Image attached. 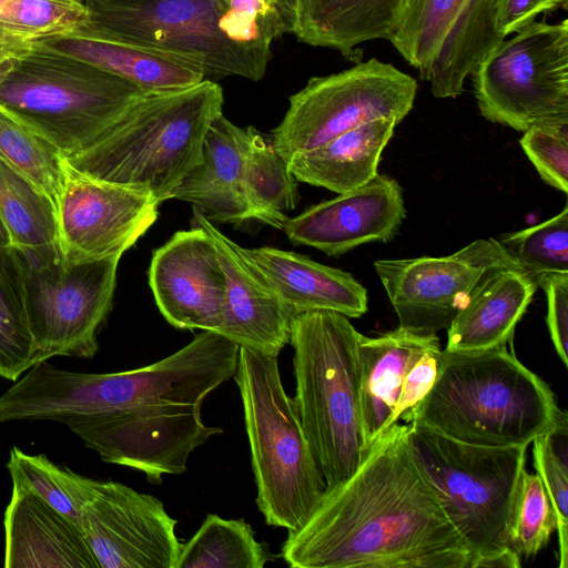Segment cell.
<instances>
[{"label": "cell", "mask_w": 568, "mask_h": 568, "mask_svg": "<svg viewBox=\"0 0 568 568\" xmlns=\"http://www.w3.org/2000/svg\"><path fill=\"white\" fill-rule=\"evenodd\" d=\"M406 217L399 183L376 174L363 186L307 207L286 221L283 231L294 245L339 256L371 242L387 243Z\"/></svg>", "instance_id": "e0dca14e"}, {"label": "cell", "mask_w": 568, "mask_h": 568, "mask_svg": "<svg viewBox=\"0 0 568 568\" xmlns=\"http://www.w3.org/2000/svg\"><path fill=\"white\" fill-rule=\"evenodd\" d=\"M536 474L557 517L559 568L568 567V417L560 412L555 423L532 442Z\"/></svg>", "instance_id": "d590c367"}, {"label": "cell", "mask_w": 568, "mask_h": 568, "mask_svg": "<svg viewBox=\"0 0 568 568\" xmlns=\"http://www.w3.org/2000/svg\"><path fill=\"white\" fill-rule=\"evenodd\" d=\"M409 424L395 423L354 474L326 489L288 531L282 558L294 568H474L473 556L419 470Z\"/></svg>", "instance_id": "7a4b0ae2"}, {"label": "cell", "mask_w": 568, "mask_h": 568, "mask_svg": "<svg viewBox=\"0 0 568 568\" xmlns=\"http://www.w3.org/2000/svg\"><path fill=\"white\" fill-rule=\"evenodd\" d=\"M87 22L80 0H0V81L43 41Z\"/></svg>", "instance_id": "83f0119b"}, {"label": "cell", "mask_w": 568, "mask_h": 568, "mask_svg": "<svg viewBox=\"0 0 568 568\" xmlns=\"http://www.w3.org/2000/svg\"><path fill=\"white\" fill-rule=\"evenodd\" d=\"M396 124L390 119L361 124L293 156L287 166L300 182L338 194L351 192L376 176L382 153Z\"/></svg>", "instance_id": "d4e9b609"}, {"label": "cell", "mask_w": 568, "mask_h": 568, "mask_svg": "<svg viewBox=\"0 0 568 568\" xmlns=\"http://www.w3.org/2000/svg\"><path fill=\"white\" fill-rule=\"evenodd\" d=\"M498 242L534 278L568 273V206L542 223L503 235Z\"/></svg>", "instance_id": "f35d334b"}, {"label": "cell", "mask_w": 568, "mask_h": 568, "mask_svg": "<svg viewBox=\"0 0 568 568\" xmlns=\"http://www.w3.org/2000/svg\"><path fill=\"white\" fill-rule=\"evenodd\" d=\"M7 468L12 485L29 488L50 506L80 525L93 479L53 464L45 455H29L17 446L10 450Z\"/></svg>", "instance_id": "e575fe53"}, {"label": "cell", "mask_w": 568, "mask_h": 568, "mask_svg": "<svg viewBox=\"0 0 568 568\" xmlns=\"http://www.w3.org/2000/svg\"><path fill=\"white\" fill-rule=\"evenodd\" d=\"M0 245H11L9 232L0 219Z\"/></svg>", "instance_id": "f6af8a7d"}, {"label": "cell", "mask_w": 568, "mask_h": 568, "mask_svg": "<svg viewBox=\"0 0 568 568\" xmlns=\"http://www.w3.org/2000/svg\"><path fill=\"white\" fill-rule=\"evenodd\" d=\"M519 143L544 182L567 193L568 125H534Z\"/></svg>", "instance_id": "ab89813d"}, {"label": "cell", "mask_w": 568, "mask_h": 568, "mask_svg": "<svg viewBox=\"0 0 568 568\" xmlns=\"http://www.w3.org/2000/svg\"><path fill=\"white\" fill-rule=\"evenodd\" d=\"M239 349L202 331L175 353L131 371L78 373L44 361L0 396V422H61L103 462L159 485L184 473L191 454L223 433L203 423L202 406L234 375Z\"/></svg>", "instance_id": "6da1fadb"}, {"label": "cell", "mask_w": 568, "mask_h": 568, "mask_svg": "<svg viewBox=\"0 0 568 568\" xmlns=\"http://www.w3.org/2000/svg\"><path fill=\"white\" fill-rule=\"evenodd\" d=\"M14 250L39 363L54 356L93 357L112 308L121 256L70 262L59 243Z\"/></svg>", "instance_id": "9c48e42d"}, {"label": "cell", "mask_w": 568, "mask_h": 568, "mask_svg": "<svg viewBox=\"0 0 568 568\" xmlns=\"http://www.w3.org/2000/svg\"><path fill=\"white\" fill-rule=\"evenodd\" d=\"M80 1H83V0H80Z\"/></svg>", "instance_id": "bcb514c9"}, {"label": "cell", "mask_w": 568, "mask_h": 568, "mask_svg": "<svg viewBox=\"0 0 568 568\" xmlns=\"http://www.w3.org/2000/svg\"><path fill=\"white\" fill-rule=\"evenodd\" d=\"M435 338L437 334H415L400 326L376 337L361 336L359 402L366 454L389 427L407 368Z\"/></svg>", "instance_id": "603a6c76"}, {"label": "cell", "mask_w": 568, "mask_h": 568, "mask_svg": "<svg viewBox=\"0 0 568 568\" xmlns=\"http://www.w3.org/2000/svg\"><path fill=\"white\" fill-rule=\"evenodd\" d=\"M268 556L243 519L210 514L181 546L175 568H263Z\"/></svg>", "instance_id": "1f68e13d"}, {"label": "cell", "mask_w": 568, "mask_h": 568, "mask_svg": "<svg viewBox=\"0 0 568 568\" xmlns=\"http://www.w3.org/2000/svg\"><path fill=\"white\" fill-rule=\"evenodd\" d=\"M403 0H302L294 36L358 62L361 43L388 40Z\"/></svg>", "instance_id": "484cf974"}, {"label": "cell", "mask_w": 568, "mask_h": 568, "mask_svg": "<svg viewBox=\"0 0 568 568\" xmlns=\"http://www.w3.org/2000/svg\"><path fill=\"white\" fill-rule=\"evenodd\" d=\"M6 568H99L79 524L27 487L4 511Z\"/></svg>", "instance_id": "d6986e66"}, {"label": "cell", "mask_w": 568, "mask_h": 568, "mask_svg": "<svg viewBox=\"0 0 568 568\" xmlns=\"http://www.w3.org/2000/svg\"><path fill=\"white\" fill-rule=\"evenodd\" d=\"M273 2L284 20L287 33H293L296 27L302 0H273Z\"/></svg>", "instance_id": "ee69618b"}, {"label": "cell", "mask_w": 568, "mask_h": 568, "mask_svg": "<svg viewBox=\"0 0 568 568\" xmlns=\"http://www.w3.org/2000/svg\"><path fill=\"white\" fill-rule=\"evenodd\" d=\"M223 91L209 79L180 90L145 91L94 142L64 159L69 173L170 200L202 161Z\"/></svg>", "instance_id": "3957f363"}, {"label": "cell", "mask_w": 568, "mask_h": 568, "mask_svg": "<svg viewBox=\"0 0 568 568\" xmlns=\"http://www.w3.org/2000/svg\"><path fill=\"white\" fill-rule=\"evenodd\" d=\"M0 219L14 247L59 243L57 205L53 200L1 158Z\"/></svg>", "instance_id": "f546056e"}, {"label": "cell", "mask_w": 568, "mask_h": 568, "mask_svg": "<svg viewBox=\"0 0 568 568\" xmlns=\"http://www.w3.org/2000/svg\"><path fill=\"white\" fill-rule=\"evenodd\" d=\"M0 158L30 179L58 205L69 176L63 155L1 108Z\"/></svg>", "instance_id": "836d02e7"}, {"label": "cell", "mask_w": 568, "mask_h": 568, "mask_svg": "<svg viewBox=\"0 0 568 568\" xmlns=\"http://www.w3.org/2000/svg\"><path fill=\"white\" fill-rule=\"evenodd\" d=\"M88 22L79 29L159 51L200 68L205 78L257 81L265 69L222 34L225 0H83Z\"/></svg>", "instance_id": "8fae6325"}, {"label": "cell", "mask_w": 568, "mask_h": 568, "mask_svg": "<svg viewBox=\"0 0 568 568\" xmlns=\"http://www.w3.org/2000/svg\"><path fill=\"white\" fill-rule=\"evenodd\" d=\"M556 530V513L539 476L524 469L508 524L509 547L520 559L534 557Z\"/></svg>", "instance_id": "74e56055"}, {"label": "cell", "mask_w": 568, "mask_h": 568, "mask_svg": "<svg viewBox=\"0 0 568 568\" xmlns=\"http://www.w3.org/2000/svg\"><path fill=\"white\" fill-rule=\"evenodd\" d=\"M508 267L520 266L493 237L478 239L447 256L374 262L399 326L420 335L447 329L470 294Z\"/></svg>", "instance_id": "4fadbf2b"}, {"label": "cell", "mask_w": 568, "mask_h": 568, "mask_svg": "<svg viewBox=\"0 0 568 568\" xmlns=\"http://www.w3.org/2000/svg\"><path fill=\"white\" fill-rule=\"evenodd\" d=\"M414 459L467 545L474 568H518L508 524L527 446L473 445L409 425Z\"/></svg>", "instance_id": "8992f818"}, {"label": "cell", "mask_w": 568, "mask_h": 568, "mask_svg": "<svg viewBox=\"0 0 568 568\" xmlns=\"http://www.w3.org/2000/svg\"><path fill=\"white\" fill-rule=\"evenodd\" d=\"M143 92L100 67L39 44L0 81V108L67 159L100 138Z\"/></svg>", "instance_id": "ba28073f"}, {"label": "cell", "mask_w": 568, "mask_h": 568, "mask_svg": "<svg viewBox=\"0 0 568 568\" xmlns=\"http://www.w3.org/2000/svg\"><path fill=\"white\" fill-rule=\"evenodd\" d=\"M560 412L550 387L506 346L443 349L408 424L473 445L528 446Z\"/></svg>", "instance_id": "277c9868"}, {"label": "cell", "mask_w": 568, "mask_h": 568, "mask_svg": "<svg viewBox=\"0 0 568 568\" xmlns=\"http://www.w3.org/2000/svg\"><path fill=\"white\" fill-rule=\"evenodd\" d=\"M568 0H504L498 17V29L504 38L514 34L536 21L540 13L558 7L567 9Z\"/></svg>", "instance_id": "7bdbcfd3"}, {"label": "cell", "mask_w": 568, "mask_h": 568, "mask_svg": "<svg viewBox=\"0 0 568 568\" xmlns=\"http://www.w3.org/2000/svg\"><path fill=\"white\" fill-rule=\"evenodd\" d=\"M41 44L100 67L144 91L180 90L206 79L200 68L185 60L81 29L47 39Z\"/></svg>", "instance_id": "cb8c5ba5"}, {"label": "cell", "mask_w": 568, "mask_h": 568, "mask_svg": "<svg viewBox=\"0 0 568 568\" xmlns=\"http://www.w3.org/2000/svg\"><path fill=\"white\" fill-rule=\"evenodd\" d=\"M504 0H464L426 81L436 98H456L474 69L505 39L498 29Z\"/></svg>", "instance_id": "4316f807"}, {"label": "cell", "mask_w": 568, "mask_h": 568, "mask_svg": "<svg viewBox=\"0 0 568 568\" xmlns=\"http://www.w3.org/2000/svg\"><path fill=\"white\" fill-rule=\"evenodd\" d=\"M57 205L58 242L70 262L122 256L152 226L148 194L69 173Z\"/></svg>", "instance_id": "9a60e30c"}, {"label": "cell", "mask_w": 568, "mask_h": 568, "mask_svg": "<svg viewBox=\"0 0 568 568\" xmlns=\"http://www.w3.org/2000/svg\"><path fill=\"white\" fill-rule=\"evenodd\" d=\"M417 81L376 58L338 73L311 78L291 95L290 106L272 131V144L286 163L361 124L409 113Z\"/></svg>", "instance_id": "7c38bea8"}, {"label": "cell", "mask_w": 568, "mask_h": 568, "mask_svg": "<svg viewBox=\"0 0 568 568\" xmlns=\"http://www.w3.org/2000/svg\"><path fill=\"white\" fill-rule=\"evenodd\" d=\"M464 0H403L389 37L398 53L426 81L430 67Z\"/></svg>", "instance_id": "d6a6232c"}, {"label": "cell", "mask_w": 568, "mask_h": 568, "mask_svg": "<svg viewBox=\"0 0 568 568\" xmlns=\"http://www.w3.org/2000/svg\"><path fill=\"white\" fill-rule=\"evenodd\" d=\"M241 251L294 316L325 310L355 318L367 312V291L348 272L270 246Z\"/></svg>", "instance_id": "44dd1931"}, {"label": "cell", "mask_w": 568, "mask_h": 568, "mask_svg": "<svg viewBox=\"0 0 568 568\" xmlns=\"http://www.w3.org/2000/svg\"><path fill=\"white\" fill-rule=\"evenodd\" d=\"M176 520L156 497L93 479L80 527L99 568H175Z\"/></svg>", "instance_id": "5bb4252c"}, {"label": "cell", "mask_w": 568, "mask_h": 568, "mask_svg": "<svg viewBox=\"0 0 568 568\" xmlns=\"http://www.w3.org/2000/svg\"><path fill=\"white\" fill-rule=\"evenodd\" d=\"M38 363L21 264L12 245H0V376L17 382Z\"/></svg>", "instance_id": "4dcf8cb0"}, {"label": "cell", "mask_w": 568, "mask_h": 568, "mask_svg": "<svg viewBox=\"0 0 568 568\" xmlns=\"http://www.w3.org/2000/svg\"><path fill=\"white\" fill-rule=\"evenodd\" d=\"M520 267L499 270L467 298L447 331L446 351H477L506 346L537 288Z\"/></svg>", "instance_id": "7402d4cb"}, {"label": "cell", "mask_w": 568, "mask_h": 568, "mask_svg": "<svg viewBox=\"0 0 568 568\" xmlns=\"http://www.w3.org/2000/svg\"><path fill=\"white\" fill-rule=\"evenodd\" d=\"M503 40L471 72L481 115L524 132L568 125V21H535Z\"/></svg>", "instance_id": "30bf717a"}, {"label": "cell", "mask_w": 568, "mask_h": 568, "mask_svg": "<svg viewBox=\"0 0 568 568\" xmlns=\"http://www.w3.org/2000/svg\"><path fill=\"white\" fill-rule=\"evenodd\" d=\"M149 284L159 311L173 327L220 332L226 278L216 247L203 227L179 231L153 252Z\"/></svg>", "instance_id": "2e32d148"}, {"label": "cell", "mask_w": 568, "mask_h": 568, "mask_svg": "<svg viewBox=\"0 0 568 568\" xmlns=\"http://www.w3.org/2000/svg\"><path fill=\"white\" fill-rule=\"evenodd\" d=\"M244 163V190L254 220L283 230L286 212L296 207L300 194L296 179L271 139L253 126Z\"/></svg>", "instance_id": "f1b7e54d"}, {"label": "cell", "mask_w": 568, "mask_h": 568, "mask_svg": "<svg viewBox=\"0 0 568 568\" xmlns=\"http://www.w3.org/2000/svg\"><path fill=\"white\" fill-rule=\"evenodd\" d=\"M547 300L546 324L554 347L565 366L568 365V273H547L535 278Z\"/></svg>", "instance_id": "b9f144b4"}, {"label": "cell", "mask_w": 568, "mask_h": 568, "mask_svg": "<svg viewBox=\"0 0 568 568\" xmlns=\"http://www.w3.org/2000/svg\"><path fill=\"white\" fill-rule=\"evenodd\" d=\"M220 30L229 42L265 70L273 41L287 33L273 0H225Z\"/></svg>", "instance_id": "8d00e7d4"}, {"label": "cell", "mask_w": 568, "mask_h": 568, "mask_svg": "<svg viewBox=\"0 0 568 568\" xmlns=\"http://www.w3.org/2000/svg\"><path fill=\"white\" fill-rule=\"evenodd\" d=\"M193 221L211 236L226 278V307L219 334L240 347L278 356L290 343L294 314L247 262L241 246L194 206Z\"/></svg>", "instance_id": "ac0fdd59"}, {"label": "cell", "mask_w": 568, "mask_h": 568, "mask_svg": "<svg viewBox=\"0 0 568 568\" xmlns=\"http://www.w3.org/2000/svg\"><path fill=\"white\" fill-rule=\"evenodd\" d=\"M442 351L437 337L413 359L404 376L389 426L395 423H409L413 410L435 382Z\"/></svg>", "instance_id": "60d3db41"}, {"label": "cell", "mask_w": 568, "mask_h": 568, "mask_svg": "<svg viewBox=\"0 0 568 568\" xmlns=\"http://www.w3.org/2000/svg\"><path fill=\"white\" fill-rule=\"evenodd\" d=\"M361 336L347 316L333 311L303 312L291 323L293 402L326 489L348 479L366 455L359 402Z\"/></svg>", "instance_id": "5b68a950"}, {"label": "cell", "mask_w": 568, "mask_h": 568, "mask_svg": "<svg viewBox=\"0 0 568 568\" xmlns=\"http://www.w3.org/2000/svg\"><path fill=\"white\" fill-rule=\"evenodd\" d=\"M233 376L244 410L258 510L267 525L297 530L318 507L326 483L293 398L283 387L277 356L240 347Z\"/></svg>", "instance_id": "52a82bcc"}, {"label": "cell", "mask_w": 568, "mask_h": 568, "mask_svg": "<svg viewBox=\"0 0 568 568\" xmlns=\"http://www.w3.org/2000/svg\"><path fill=\"white\" fill-rule=\"evenodd\" d=\"M248 140L247 128L220 114L205 134L202 161L183 178L170 200L191 202L210 221L240 225L254 220L244 190Z\"/></svg>", "instance_id": "ffe728a7"}]
</instances>
